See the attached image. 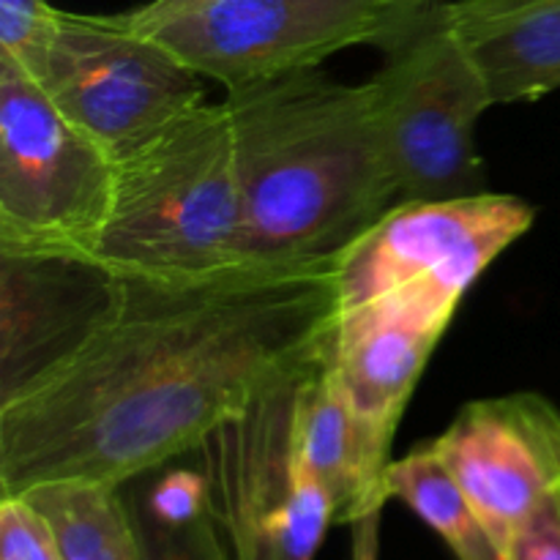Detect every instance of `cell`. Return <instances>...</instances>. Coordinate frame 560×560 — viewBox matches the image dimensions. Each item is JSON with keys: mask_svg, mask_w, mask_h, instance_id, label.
Segmentation results:
<instances>
[{"mask_svg": "<svg viewBox=\"0 0 560 560\" xmlns=\"http://www.w3.org/2000/svg\"><path fill=\"white\" fill-rule=\"evenodd\" d=\"M337 315L334 257L124 279L80 350L0 402V495L58 481L126 487L202 452L328 348Z\"/></svg>", "mask_w": 560, "mask_h": 560, "instance_id": "obj_1", "label": "cell"}, {"mask_svg": "<svg viewBox=\"0 0 560 560\" xmlns=\"http://www.w3.org/2000/svg\"><path fill=\"white\" fill-rule=\"evenodd\" d=\"M244 200L246 260H326L394 202L370 85L320 69L224 91Z\"/></svg>", "mask_w": 560, "mask_h": 560, "instance_id": "obj_2", "label": "cell"}, {"mask_svg": "<svg viewBox=\"0 0 560 560\" xmlns=\"http://www.w3.org/2000/svg\"><path fill=\"white\" fill-rule=\"evenodd\" d=\"M93 260L120 279L186 282L246 260L233 126L222 104H195L115 159Z\"/></svg>", "mask_w": 560, "mask_h": 560, "instance_id": "obj_3", "label": "cell"}, {"mask_svg": "<svg viewBox=\"0 0 560 560\" xmlns=\"http://www.w3.org/2000/svg\"><path fill=\"white\" fill-rule=\"evenodd\" d=\"M377 49L383 60L366 85L399 200L490 191L476 126L495 102L448 0H424Z\"/></svg>", "mask_w": 560, "mask_h": 560, "instance_id": "obj_4", "label": "cell"}, {"mask_svg": "<svg viewBox=\"0 0 560 560\" xmlns=\"http://www.w3.org/2000/svg\"><path fill=\"white\" fill-rule=\"evenodd\" d=\"M113 184V153L0 58V249L93 257Z\"/></svg>", "mask_w": 560, "mask_h": 560, "instance_id": "obj_5", "label": "cell"}, {"mask_svg": "<svg viewBox=\"0 0 560 560\" xmlns=\"http://www.w3.org/2000/svg\"><path fill=\"white\" fill-rule=\"evenodd\" d=\"M33 80L115 159L206 102V80L124 14L58 9Z\"/></svg>", "mask_w": 560, "mask_h": 560, "instance_id": "obj_6", "label": "cell"}, {"mask_svg": "<svg viewBox=\"0 0 560 560\" xmlns=\"http://www.w3.org/2000/svg\"><path fill=\"white\" fill-rule=\"evenodd\" d=\"M424 0H213L142 25L202 80L235 91L320 69L350 47H383ZM137 27V25H135Z\"/></svg>", "mask_w": 560, "mask_h": 560, "instance_id": "obj_7", "label": "cell"}, {"mask_svg": "<svg viewBox=\"0 0 560 560\" xmlns=\"http://www.w3.org/2000/svg\"><path fill=\"white\" fill-rule=\"evenodd\" d=\"M299 372L273 383L202 446L211 452L213 509L233 560H315L326 530L337 525L331 501L293 452L290 408Z\"/></svg>", "mask_w": 560, "mask_h": 560, "instance_id": "obj_8", "label": "cell"}, {"mask_svg": "<svg viewBox=\"0 0 560 560\" xmlns=\"http://www.w3.org/2000/svg\"><path fill=\"white\" fill-rule=\"evenodd\" d=\"M536 222L517 195L481 191L443 200H399L334 257L339 310L408 282H438L465 295Z\"/></svg>", "mask_w": 560, "mask_h": 560, "instance_id": "obj_9", "label": "cell"}, {"mask_svg": "<svg viewBox=\"0 0 560 560\" xmlns=\"http://www.w3.org/2000/svg\"><path fill=\"white\" fill-rule=\"evenodd\" d=\"M430 448L503 552L520 525L560 490V408L539 392L463 405Z\"/></svg>", "mask_w": 560, "mask_h": 560, "instance_id": "obj_10", "label": "cell"}, {"mask_svg": "<svg viewBox=\"0 0 560 560\" xmlns=\"http://www.w3.org/2000/svg\"><path fill=\"white\" fill-rule=\"evenodd\" d=\"M463 299L438 282H408L339 310L328 355L372 446L386 457Z\"/></svg>", "mask_w": 560, "mask_h": 560, "instance_id": "obj_11", "label": "cell"}, {"mask_svg": "<svg viewBox=\"0 0 560 560\" xmlns=\"http://www.w3.org/2000/svg\"><path fill=\"white\" fill-rule=\"evenodd\" d=\"M120 290L124 279L88 255L0 249V402L80 350Z\"/></svg>", "mask_w": 560, "mask_h": 560, "instance_id": "obj_12", "label": "cell"}, {"mask_svg": "<svg viewBox=\"0 0 560 560\" xmlns=\"http://www.w3.org/2000/svg\"><path fill=\"white\" fill-rule=\"evenodd\" d=\"M290 438L299 463L331 501L337 525L386 509V470L394 459L372 446L328 348L295 377Z\"/></svg>", "mask_w": 560, "mask_h": 560, "instance_id": "obj_13", "label": "cell"}, {"mask_svg": "<svg viewBox=\"0 0 560 560\" xmlns=\"http://www.w3.org/2000/svg\"><path fill=\"white\" fill-rule=\"evenodd\" d=\"M495 104L560 91V0H448Z\"/></svg>", "mask_w": 560, "mask_h": 560, "instance_id": "obj_14", "label": "cell"}, {"mask_svg": "<svg viewBox=\"0 0 560 560\" xmlns=\"http://www.w3.org/2000/svg\"><path fill=\"white\" fill-rule=\"evenodd\" d=\"M52 523L63 560H142L124 487L58 481L25 492Z\"/></svg>", "mask_w": 560, "mask_h": 560, "instance_id": "obj_15", "label": "cell"}, {"mask_svg": "<svg viewBox=\"0 0 560 560\" xmlns=\"http://www.w3.org/2000/svg\"><path fill=\"white\" fill-rule=\"evenodd\" d=\"M386 498L408 506L427 528L435 530L454 560H509L430 443L388 465Z\"/></svg>", "mask_w": 560, "mask_h": 560, "instance_id": "obj_16", "label": "cell"}, {"mask_svg": "<svg viewBox=\"0 0 560 560\" xmlns=\"http://www.w3.org/2000/svg\"><path fill=\"white\" fill-rule=\"evenodd\" d=\"M131 512L140 534L142 560H233L213 506L178 523L153 517L135 501Z\"/></svg>", "mask_w": 560, "mask_h": 560, "instance_id": "obj_17", "label": "cell"}, {"mask_svg": "<svg viewBox=\"0 0 560 560\" xmlns=\"http://www.w3.org/2000/svg\"><path fill=\"white\" fill-rule=\"evenodd\" d=\"M58 9L47 0H0V58L36 74Z\"/></svg>", "mask_w": 560, "mask_h": 560, "instance_id": "obj_18", "label": "cell"}, {"mask_svg": "<svg viewBox=\"0 0 560 560\" xmlns=\"http://www.w3.org/2000/svg\"><path fill=\"white\" fill-rule=\"evenodd\" d=\"M0 560H63L52 523L25 495H0Z\"/></svg>", "mask_w": 560, "mask_h": 560, "instance_id": "obj_19", "label": "cell"}, {"mask_svg": "<svg viewBox=\"0 0 560 560\" xmlns=\"http://www.w3.org/2000/svg\"><path fill=\"white\" fill-rule=\"evenodd\" d=\"M509 560H560V490L552 492L517 528L506 547Z\"/></svg>", "mask_w": 560, "mask_h": 560, "instance_id": "obj_20", "label": "cell"}, {"mask_svg": "<svg viewBox=\"0 0 560 560\" xmlns=\"http://www.w3.org/2000/svg\"><path fill=\"white\" fill-rule=\"evenodd\" d=\"M383 509L361 514L350 523V560H381Z\"/></svg>", "mask_w": 560, "mask_h": 560, "instance_id": "obj_21", "label": "cell"}, {"mask_svg": "<svg viewBox=\"0 0 560 560\" xmlns=\"http://www.w3.org/2000/svg\"><path fill=\"white\" fill-rule=\"evenodd\" d=\"M206 3H213V0H148L145 5H140V9L135 11H126L124 16L131 22V25L142 27V25H151V22L180 14V11L200 9V5Z\"/></svg>", "mask_w": 560, "mask_h": 560, "instance_id": "obj_22", "label": "cell"}]
</instances>
